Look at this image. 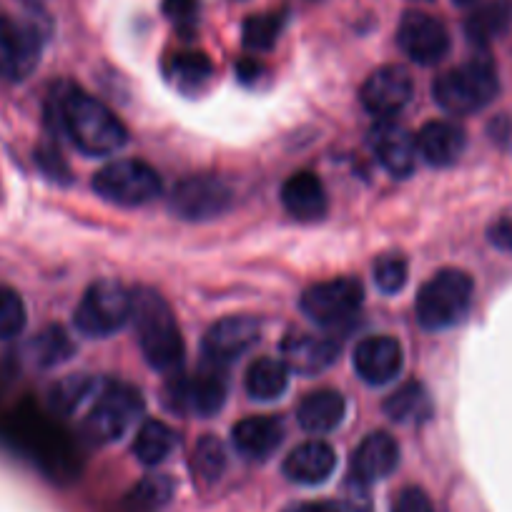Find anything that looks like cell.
Here are the masks:
<instances>
[{"label":"cell","mask_w":512,"mask_h":512,"mask_svg":"<svg viewBox=\"0 0 512 512\" xmlns=\"http://www.w3.org/2000/svg\"><path fill=\"white\" fill-rule=\"evenodd\" d=\"M48 121L81 154L111 156L123 149L128 131L116 113L73 83H58L48 98Z\"/></svg>","instance_id":"1"},{"label":"cell","mask_w":512,"mask_h":512,"mask_svg":"<svg viewBox=\"0 0 512 512\" xmlns=\"http://www.w3.org/2000/svg\"><path fill=\"white\" fill-rule=\"evenodd\" d=\"M131 319L139 334V347L146 362L166 374L179 372L184 364V337L179 332L174 312L159 292L141 287L134 292V312Z\"/></svg>","instance_id":"2"},{"label":"cell","mask_w":512,"mask_h":512,"mask_svg":"<svg viewBox=\"0 0 512 512\" xmlns=\"http://www.w3.org/2000/svg\"><path fill=\"white\" fill-rule=\"evenodd\" d=\"M497 91H500V78L495 63L487 56L470 58L462 66L437 76V81L432 83L437 106L455 116L480 111L497 96Z\"/></svg>","instance_id":"3"},{"label":"cell","mask_w":512,"mask_h":512,"mask_svg":"<svg viewBox=\"0 0 512 512\" xmlns=\"http://www.w3.org/2000/svg\"><path fill=\"white\" fill-rule=\"evenodd\" d=\"M472 292H475V284L470 274L462 269H442L430 282L422 284L417 294V322L430 332L455 327L470 312Z\"/></svg>","instance_id":"4"},{"label":"cell","mask_w":512,"mask_h":512,"mask_svg":"<svg viewBox=\"0 0 512 512\" xmlns=\"http://www.w3.org/2000/svg\"><path fill=\"white\" fill-rule=\"evenodd\" d=\"M141 412H144V397L136 387L123 382H101L96 402L83 420V435L96 445H108L123 437V432L134 425Z\"/></svg>","instance_id":"5"},{"label":"cell","mask_w":512,"mask_h":512,"mask_svg":"<svg viewBox=\"0 0 512 512\" xmlns=\"http://www.w3.org/2000/svg\"><path fill=\"white\" fill-rule=\"evenodd\" d=\"M131 312H134V294L116 279H98L83 294L73 322L78 332L88 337H108L131 319Z\"/></svg>","instance_id":"6"},{"label":"cell","mask_w":512,"mask_h":512,"mask_svg":"<svg viewBox=\"0 0 512 512\" xmlns=\"http://www.w3.org/2000/svg\"><path fill=\"white\" fill-rule=\"evenodd\" d=\"M224 400V369L211 367V364L191 374L174 372L164 387V405L176 415L211 417L224 407Z\"/></svg>","instance_id":"7"},{"label":"cell","mask_w":512,"mask_h":512,"mask_svg":"<svg viewBox=\"0 0 512 512\" xmlns=\"http://www.w3.org/2000/svg\"><path fill=\"white\" fill-rule=\"evenodd\" d=\"M46 31L33 18L0 16V78L21 83L41 61Z\"/></svg>","instance_id":"8"},{"label":"cell","mask_w":512,"mask_h":512,"mask_svg":"<svg viewBox=\"0 0 512 512\" xmlns=\"http://www.w3.org/2000/svg\"><path fill=\"white\" fill-rule=\"evenodd\" d=\"M93 191L111 204L141 206L161 194V176L144 161H113L93 176Z\"/></svg>","instance_id":"9"},{"label":"cell","mask_w":512,"mask_h":512,"mask_svg":"<svg viewBox=\"0 0 512 512\" xmlns=\"http://www.w3.org/2000/svg\"><path fill=\"white\" fill-rule=\"evenodd\" d=\"M362 297L364 289L357 279H329V282L312 284L302 294V312L322 327H339L357 314Z\"/></svg>","instance_id":"10"},{"label":"cell","mask_w":512,"mask_h":512,"mask_svg":"<svg viewBox=\"0 0 512 512\" xmlns=\"http://www.w3.org/2000/svg\"><path fill=\"white\" fill-rule=\"evenodd\" d=\"M234 194L216 176H189L174 186L169 196L171 214L184 221H209L229 211Z\"/></svg>","instance_id":"11"},{"label":"cell","mask_w":512,"mask_h":512,"mask_svg":"<svg viewBox=\"0 0 512 512\" xmlns=\"http://www.w3.org/2000/svg\"><path fill=\"white\" fill-rule=\"evenodd\" d=\"M397 43L417 66H435L450 51V33L435 16L410 11L402 16L397 28Z\"/></svg>","instance_id":"12"},{"label":"cell","mask_w":512,"mask_h":512,"mask_svg":"<svg viewBox=\"0 0 512 512\" xmlns=\"http://www.w3.org/2000/svg\"><path fill=\"white\" fill-rule=\"evenodd\" d=\"M415 83L407 68L402 66H382L362 86V106L372 113L377 121L392 118L402 113V108L412 101Z\"/></svg>","instance_id":"13"},{"label":"cell","mask_w":512,"mask_h":512,"mask_svg":"<svg viewBox=\"0 0 512 512\" xmlns=\"http://www.w3.org/2000/svg\"><path fill=\"white\" fill-rule=\"evenodd\" d=\"M262 327L254 317H224L206 332L204 359L211 367L226 369L259 342Z\"/></svg>","instance_id":"14"},{"label":"cell","mask_w":512,"mask_h":512,"mask_svg":"<svg viewBox=\"0 0 512 512\" xmlns=\"http://www.w3.org/2000/svg\"><path fill=\"white\" fill-rule=\"evenodd\" d=\"M369 146L387 174L395 179H407L417 166V144L405 126L395 123L392 118L377 121L369 131Z\"/></svg>","instance_id":"15"},{"label":"cell","mask_w":512,"mask_h":512,"mask_svg":"<svg viewBox=\"0 0 512 512\" xmlns=\"http://www.w3.org/2000/svg\"><path fill=\"white\" fill-rule=\"evenodd\" d=\"M397 465H400V445L395 442V437L387 435V432H372L354 450L349 477L359 487H367L372 482L390 477Z\"/></svg>","instance_id":"16"},{"label":"cell","mask_w":512,"mask_h":512,"mask_svg":"<svg viewBox=\"0 0 512 512\" xmlns=\"http://www.w3.org/2000/svg\"><path fill=\"white\" fill-rule=\"evenodd\" d=\"M405 364L402 344L395 337H367L354 349V369L367 384H387L397 379Z\"/></svg>","instance_id":"17"},{"label":"cell","mask_w":512,"mask_h":512,"mask_svg":"<svg viewBox=\"0 0 512 512\" xmlns=\"http://www.w3.org/2000/svg\"><path fill=\"white\" fill-rule=\"evenodd\" d=\"M339 357V342L332 337H317L307 332H292L282 342V362L289 372L319 374L332 367Z\"/></svg>","instance_id":"18"},{"label":"cell","mask_w":512,"mask_h":512,"mask_svg":"<svg viewBox=\"0 0 512 512\" xmlns=\"http://www.w3.org/2000/svg\"><path fill=\"white\" fill-rule=\"evenodd\" d=\"M337 455L322 440H312L292 450L284 460V475L297 485H322L332 477Z\"/></svg>","instance_id":"19"},{"label":"cell","mask_w":512,"mask_h":512,"mask_svg":"<svg viewBox=\"0 0 512 512\" xmlns=\"http://www.w3.org/2000/svg\"><path fill=\"white\" fill-rule=\"evenodd\" d=\"M282 204L297 221H319L327 214V191L319 176L309 171L289 176L282 186Z\"/></svg>","instance_id":"20"},{"label":"cell","mask_w":512,"mask_h":512,"mask_svg":"<svg viewBox=\"0 0 512 512\" xmlns=\"http://www.w3.org/2000/svg\"><path fill=\"white\" fill-rule=\"evenodd\" d=\"M234 445L249 460H267L284 440V425L282 420L269 415H254L246 420L236 422L234 432Z\"/></svg>","instance_id":"21"},{"label":"cell","mask_w":512,"mask_h":512,"mask_svg":"<svg viewBox=\"0 0 512 512\" xmlns=\"http://www.w3.org/2000/svg\"><path fill=\"white\" fill-rule=\"evenodd\" d=\"M422 159L432 166H452L465 151V131L450 121H430L415 139Z\"/></svg>","instance_id":"22"},{"label":"cell","mask_w":512,"mask_h":512,"mask_svg":"<svg viewBox=\"0 0 512 512\" xmlns=\"http://www.w3.org/2000/svg\"><path fill=\"white\" fill-rule=\"evenodd\" d=\"M347 402L337 390H317L309 392L297 407V420L312 435H324L342 425Z\"/></svg>","instance_id":"23"},{"label":"cell","mask_w":512,"mask_h":512,"mask_svg":"<svg viewBox=\"0 0 512 512\" xmlns=\"http://www.w3.org/2000/svg\"><path fill=\"white\" fill-rule=\"evenodd\" d=\"M164 73L176 91L194 96L204 91L214 78V63L201 51H179L166 58Z\"/></svg>","instance_id":"24"},{"label":"cell","mask_w":512,"mask_h":512,"mask_svg":"<svg viewBox=\"0 0 512 512\" xmlns=\"http://www.w3.org/2000/svg\"><path fill=\"white\" fill-rule=\"evenodd\" d=\"M512 26V0H490L475 8L465 21V33L475 46H490Z\"/></svg>","instance_id":"25"},{"label":"cell","mask_w":512,"mask_h":512,"mask_svg":"<svg viewBox=\"0 0 512 512\" xmlns=\"http://www.w3.org/2000/svg\"><path fill=\"white\" fill-rule=\"evenodd\" d=\"M289 384V369L282 359L262 357L256 359L246 372V392L251 400L259 402H272L282 397Z\"/></svg>","instance_id":"26"},{"label":"cell","mask_w":512,"mask_h":512,"mask_svg":"<svg viewBox=\"0 0 512 512\" xmlns=\"http://www.w3.org/2000/svg\"><path fill=\"white\" fill-rule=\"evenodd\" d=\"M384 412L395 422H425L432 415V400L430 392L425 390V384L407 382L402 384L395 395L387 397L384 402Z\"/></svg>","instance_id":"27"},{"label":"cell","mask_w":512,"mask_h":512,"mask_svg":"<svg viewBox=\"0 0 512 512\" xmlns=\"http://www.w3.org/2000/svg\"><path fill=\"white\" fill-rule=\"evenodd\" d=\"M179 445V435L171 430L166 422L159 420H151L136 432V440H134V455L139 457L144 465H159L164 462L166 457L174 452V447Z\"/></svg>","instance_id":"28"},{"label":"cell","mask_w":512,"mask_h":512,"mask_svg":"<svg viewBox=\"0 0 512 512\" xmlns=\"http://www.w3.org/2000/svg\"><path fill=\"white\" fill-rule=\"evenodd\" d=\"M284 16L282 13H259V16H249L241 28V41L249 51L264 53L272 51L277 46L279 36H282Z\"/></svg>","instance_id":"29"},{"label":"cell","mask_w":512,"mask_h":512,"mask_svg":"<svg viewBox=\"0 0 512 512\" xmlns=\"http://www.w3.org/2000/svg\"><path fill=\"white\" fill-rule=\"evenodd\" d=\"M98 387H101V382H96L88 374H71L51 390V405L63 415H71V412H76V407L83 405L86 397L96 395Z\"/></svg>","instance_id":"30"},{"label":"cell","mask_w":512,"mask_h":512,"mask_svg":"<svg viewBox=\"0 0 512 512\" xmlns=\"http://www.w3.org/2000/svg\"><path fill=\"white\" fill-rule=\"evenodd\" d=\"M191 470L201 482L211 485L219 480L226 470V450L221 440L214 435H204L194 447V457H191Z\"/></svg>","instance_id":"31"},{"label":"cell","mask_w":512,"mask_h":512,"mask_svg":"<svg viewBox=\"0 0 512 512\" xmlns=\"http://www.w3.org/2000/svg\"><path fill=\"white\" fill-rule=\"evenodd\" d=\"M174 490L176 485L169 475H149L134 490L128 492L126 502L128 507H134V510L141 512L159 510V507H164L174 497Z\"/></svg>","instance_id":"32"},{"label":"cell","mask_w":512,"mask_h":512,"mask_svg":"<svg viewBox=\"0 0 512 512\" xmlns=\"http://www.w3.org/2000/svg\"><path fill=\"white\" fill-rule=\"evenodd\" d=\"M73 342L61 327H48L33 342V354H36L41 367H56V364L66 362L73 354Z\"/></svg>","instance_id":"33"},{"label":"cell","mask_w":512,"mask_h":512,"mask_svg":"<svg viewBox=\"0 0 512 512\" xmlns=\"http://www.w3.org/2000/svg\"><path fill=\"white\" fill-rule=\"evenodd\" d=\"M374 284L384 294H397L407 284V259L402 254H382L372 267Z\"/></svg>","instance_id":"34"},{"label":"cell","mask_w":512,"mask_h":512,"mask_svg":"<svg viewBox=\"0 0 512 512\" xmlns=\"http://www.w3.org/2000/svg\"><path fill=\"white\" fill-rule=\"evenodd\" d=\"M26 329V304L11 287H0V339H13Z\"/></svg>","instance_id":"35"},{"label":"cell","mask_w":512,"mask_h":512,"mask_svg":"<svg viewBox=\"0 0 512 512\" xmlns=\"http://www.w3.org/2000/svg\"><path fill=\"white\" fill-rule=\"evenodd\" d=\"M164 8V16L174 23L181 31H189L196 26V18H199V0H164L161 3Z\"/></svg>","instance_id":"36"},{"label":"cell","mask_w":512,"mask_h":512,"mask_svg":"<svg viewBox=\"0 0 512 512\" xmlns=\"http://www.w3.org/2000/svg\"><path fill=\"white\" fill-rule=\"evenodd\" d=\"M36 161L48 179L68 181V176H71V169H68L66 159H63L61 151L53 149V146H41V149L36 151Z\"/></svg>","instance_id":"37"},{"label":"cell","mask_w":512,"mask_h":512,"mask_svg":"<svg viewBox=\"0 0 512 512\" xmlns=\"http://www.w3.org/2000/svg\"><path fill=\"white\" fill-rule=\"evenodd\" d=\"M487 239L492 241V246L502 251H512V206H507L505 211L495 216V221L487 229Z\"/></svg>","instance_id":"38"},{"label":"cell","mask_w":512,"mask_h":512,"mask_svg":"<svg viewBox=\"0 0 512 512\" xmlns=\"http://www.w3.org/2000/svg\"><path fill=\"white\" fill-rule=\"evenodd\" d=\"M392 512H435V510H432L430 497H427L420 487H407V490H402L400 495H397V502L395 507H392Z\"/></svg>","instance_id":"39"},{"label":"cell","mask_w":512,"mask_h":512,"mask_svg":"<svg viewBox=\"0 0 512 512\" xmlns=\"http://www.w3.org/2000/svg\"><path fill=\"white\" fill-rule=\"evenodd\" d=\"M264 76H267V68H264L262 61H256V58L246 56L236 63V78H239L244 86H259V83L264 81Z\"/></svg>","instance_id":"40"},{"label":"cell","mask_w":512,"mask_h":512,"mask_svg":"<svg viewBox=\"0 0 512 512\" xmlns=\"http://www.w3.org/2000/svg\"><path fill=\"white\" fill-rule=\"evenodd\" d=\"M287 512H342L337 505L332 502H304V505H294L289 507Z\"/></svg>","instance_id":"41"},{"label":"cell","mask_w":512,"mask_h":512,"mask_svg":"<svg viewBox=\"0 0 512 512\" xmlns=\"http://www.w3.org/2000/svg\"><path fill=\"white\" fill-rule=\"evenodd\" d=\"M452 3H455V6H472L475 0H452Z\"/></svg>","instance_id":"42"}]
</instances>
